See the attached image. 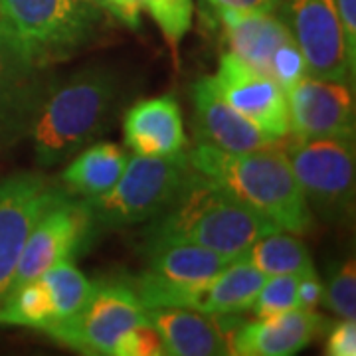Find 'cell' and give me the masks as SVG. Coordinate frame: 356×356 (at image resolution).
<instances>
[{"mask_svg": "<svg viewBox=\"0 0 356 356\" xmlns=\"http://www.w3.org/2000/svg\"><path fill=\"white\" fill-rule=\"evenodd\" d=\"M165 344L159 331L149 323H140L125 332L113 348V356H163Z\"/></svg>", "mask_w": 356, "mask_h": 356, "instance_id": "cell-28", "label": "cell"}, {"mask_svg": "<svg viewBox=\"0 0 356 356\" xmlns=\"http://www.w3.org/2000/svg\"><path fill=\"white\" fill-rule=\"evenodd\" d=\"M125 143L140 156H168L186 147V133L177 99L153 97L133 105L123 119Z\"/></svg>", "mask_w": 356, "mask_h": 356, "instance_id": "cell-17", "label": "cell"}, {"mask_svg": "<svg viewBox=\"0 0 356 356\" xmlns=\"http://www.w3.org/2000/svg\"><path fill=\"white\" fill-rule=\"evenodd\" d=\"M149 254V271L163 275L166 280L178 283H206L234 261L228 255L216 254L208 248L194 243L166 242L147 245Z\"/></svg>", "mask_w": 356, "mask_h": 356, "instance_id": "cell-20", "label": "cell"}, {"mask_svg": "<svg viewBox=\"0 0 356 356\" xmlns=\"http://www.w3.org/2000/svg\"><path fill=\"white\" fill-rule=\"evenodd\" d=\"M323 291H325V285L321 283L315 269L301 273V280L297 285V307L315 309L323 301Z\"/></svg>", "mask_w": 356, "mask_h": 356, "instance_id": "cell-31", "label": "cell"}, {"mask_svg": "<svg viewBox=\"0 0 356 356\" xmlns=\"http://www.w3.org/2000/svg\"><path fill=\"white\" fill-rule=\"evenodd\" d=\"M266 280V273H261L240 255L229 261L216 277L204 283L196 311L214 317L240 315L252 309V303Z\"/></svg>", "mask_w": 356, "mask_h": 356, "instance_id": "cell-18", "label": "cell"}, {"mask_svg": "<svg viewBox=\"0 0 356 356\" xmlns=\"http://www.w3.org/2000/svg\"><path fill=\"white\" fill-rule=\"evenodd\" d=\"M281 149L289 159L311 212L334 224L353 218L355 139L291 137Z\"/></svg>", "mask_w": 356, "mask_h": 356, "instance_id": "cell-6", "label": "cell"}, {"mask_svg": "<svg viewBox=\"0 0 356 356\" xmlns=\"http://www.w3.org/2000/svg\"><path fill=\"white\" fill-rule=\"evenodd\" d=\"M192 170L188 151L154 159L135 154L127 161L111 191L83 202L91 212L93 224L103 228L137 226L165 212Z\"/></svg>", "mask_w": 356, "mask_h": 356, "instance_id": "cell-4", "label": "cell"}, {"mask_svg": "<svg viewBox=\"0 0 356 356\" xmlns=\"http://www.w3.org/2000/svg\"><path fill=\"white\" fill-rule=\"evenodd\" d=\"M119 77L105 65H88L46 89L30 121L42 166L67 161L107 129L119 99Z\"/></svg>", "mask_w": 356, "mask_h": 356, "instance_id": "cell-2", "label": "cell"}, {"mask_svg": "<svg viewBox=\"0 0 356 356\" xmlns=\"http://www.w3.org/2000/svg\"><path fill=\"white\" fill-rule=\"evenodd\" d=\"M91 2H95V0H91Z\"/></svg>", "mask_w": 356, "mask_h": 356, "instance_id": "cell-35", "label": "cell"}, {"mask_svg": "<svg viewBox=\"0 0 356 356\" xmlns=\"http://www.w3.org/2000/svg\"><path fill=\"white\" fill-rule=\"evenodd\" d=\"M245 261L257 267L261 273L285 275V273H305L313 267V259L307 245L291 232L275 229L255 240L242 254Z\"/></svg>", "mask_w": 356, "mask_h": 356, "instance_id": "cell-21", "label": "cell"}, {"mask_svg": "<svg viewBox=\"0 0 356 356\" xmlns=\"http://www.w3.org/2000/svg\"><path fill=\"white\" fill-rule=\"evenodd\" d=\"M305 76L307 65L305 60H303V54L299 50V46L295 44V40H287L285 44H281L271 58L269 77L285 91Z\"/></svg>", "mask_w": 356, "mask_h": 356, "instance_id": "cell-27", "label": "cell"}, {"mask_svg": "<svg viewBox=\"0 0 356 356\" xmlns=\"http://www.w3.org/2000/svg\"><path fill=\"white\" fill-rule=\"evenodd\" d=\"M212 81L218 93L255 127L275 139L289 135L287 97L271 77L245 64L236 54L226 51L220 58Z\"/></svg>", "mask_w": 356, "mask_h": 356, "instance_id": "cell-11", "label": "cell"}, {"mask_svg": "<svg viewBox=\"0 0 356 356\" xmlns=\"http://www.w3.org/2000/svg\"><path fill=\"white\" fill-rule=\"evenodd\" d=\"M337 317L355 321L356 318V264L355 257L344 259L334 269L329 283L325 285L323 301Z\"/></svg>", "mask_w": 356, "mask_h": 356, "instance_id": "cell-26", "label": "cell"}, {"mask_svg": "<svg viewBox=\"0 0 356 356\" xmlns=\"http://www.w3.org/2000/svg\"><path fill=\"white\" fill-rule=\"evenodd\" d=\"M125 149L113 143H95L79 153L62 172L65 188L83 200L103 196L113 188L127 166Z\"/></svg>", "mask_w": 356, "mask_h": 356, "instance_id": "cell-19", "label": "cell"}, {"mask_svg": "<svg viewBox=\"0 0 356 356\" xmlns=\"http://www.w3.org/2000/svg\"><path fill=\"white\" fill-rule=\"evenodd\" d=\"M280 0H198L200 14L216 10V8H232L240 13H275Z\"/></svg>", "mask_w": 356, "mask_h": 356, "instance_id": "cell-30", "label": "cell"}, {"mask_svg": "<svg viewBox=\"0 0 356 356\" xmlns=\"http://www.w3.org/2000/svg\"><path fill=\"white\" fill-rule=\"evenodd\" d=\"M60 194V188L32 172H16L0 180V303L13 289L30 232Z\"/></svg>", "mask_w": 356, "mask_h": 356, "instance_id": "cell-10", "label": "cell"}, {"mask_svg": "<svg viewBox=\"0 0 356 356\" xmlns=\"http://www.w3.org/2000/svg\"><path fill=\"white\" fill-rule=\"evenodd\" d=\"M301 273L269 275L257 297L252 303V311L257 318H269L297 309V285Z\"/></svg>", "mask_w": 356, "mask_h": 356, "instance_id": "cell-25", "label": "cell"}, {"mask_svg": "<svg viewBox=\"0 0 356 356\" xmlns=\"http://www.w3.org/2000/svg\"><path fill=\"white\" fill-rule=\"evenodd\" d=\"M103 6L133 30L140 26V6L137 0H99Z\"/></svg>", "mask_w": 356, "mask_h": 356, "instance_id": "cell-33", "label": "cell"}, {"mask_svg": "<svg viewBox=\"0 0 356 356\" xmlns=\"http://www.w3.org/2000/svg\"><path fill=\"white\" fill-rule=\"evenodd\" d=\"M153 220L145 234L147 245L194 243L232 259L240 257L261 236L280 229L254 206L196 168L172 204Z\"/></svg>", "mask_w": 356, "mask_h": 356, "instance_id": "cell-1", "label": "cell"}, {"mask_svg": "<svg viewBox=\"0 0 356 356\" xmlns=\"http://www.w3.org/2000/svg\"><path fill=\"white\" fill-rule=\"evenodd\" d=\"M147 318L161 334L165 355H229L228 332L220 317L204 315L200 311L184 307H159L147 309Z\"/></svg>", "mask_w": 356, "mask_h": 356, "instance_id": "cell-16", "label": "cell"}, {"mask_svg": "<svg viewBox=\"0 0 356 356\" xmlns=\"http://www.w3.org/2000/svg\"><path fill=\"white\" fill-rule=\"evenodd\" d=\"M54 303L48 287L40 280L30 281L0 303V323L44 331L54 323Z\"/></svg>", "mask_w": 356, "mask_h": 356, "instance_id": "cell-23", "label": "cell"}, {"mask_svg": "<svg viewBox=\"0 0 356 356\" xmlns=\"http://www.w3.org/2000/svg\"><path fill=\"white\" fill-rule=\"evenodd\" d=\"M273 14L303 54L307 76L343 83L355 76L337 0H280Z\"/></svg>", "mask_w": 356, "mask_h": 356, "instance_id": "cell-8", "label": "cell"}, {"mask_svg": "<svg viewBox=\"0 0 356 356\" xmlns=\"http://www.w3.org/2000/svg\"><path fill=\"white\" fill-rule=\"evenodd\" d=\"M325 355L329 356H355L356 355V325L355 321L343 318V323L334 325L329 332Z\"/></svg>", "mask_w": 356, "mask_h": 356, "instance_id": "cell-29", "label": "cell"}, {"mask_svg": "<svg viewBox=\"0 0 356 356\" xmlns=\"http://www.w3.org/2000/svg\"><path fill=\"white\" fill-rule=\"evenodd\" d=\"M327 321L315 309H291L283 315L238 323L228 334L229 355L291 356L315 341Z\"/></svg>", "mask_w": 356, "mask_h": 356, "instance_id": "cell-14", "label": "cell"}, {"mask_svg": "<svg viewBox=\"0 0 356 356\" xmlns=\"http://www.w3.org/2000/svg\"><path fill=\"white\" fill-rule=\"evenodd\" d=\"M93 226L86 202L74 200L67 192H62L30 232L16 266L10 293L30 281L40 280L54 264L74 259L81 245L88 242Z\"/></svg>", "mask_w": 356, "mask_h": 356, "instance_id": "cell-9", "label": "cell"}, {"mask_svg": "<svg viewBox=\"0 0 356 356\" xmlns=\"http://www.w3.org/2000/svg\"><path fill=\"white\" fill-rule=\"evenodd\" d=\"M200 16L202 22H208L212 30L222 32L232 54L266 76H269L273 54L281 44L291 40L289 30L273 13H240L232 8H216Z\"/></svg>", "mask_w": 356, "mask_h": 356, "instance_id": "cell-15", "label": "cell"}, {"mask_svg": "<svg viewBox=\"0 0 356 356\" xmlns=\"http://www.w3.org/2000/svg\"><path fill=\"white\" fill-rule=\"evenodd\" d=\"M188 159L198 172L224 184L280 229L307 234L313 226V212L281 145L229 153L198 143L188 151Z\"/></svg>", "mask_w": 356, "mask_h": 356, "instance_id": "cell-3", "label": "cell"}, {"mask_svg": "<svg viewBox=\"0 0 356 356\" xmlns=\"http://www.w3.org/2000/svg\"><path fill=\"white\" fill-rule=\"evenodd\" d=\"M40 281L48 287L54 303V323L77 315L89 301L95 283L79 271L74 259H62L44 271Z\"/></svg>", "mask_w": 356, "mask_h": 356, "instance_id": "cell-22", "label": "cell"}, {"mask_svg": "<svg viewBox=\"0 0 356 356\" xmlns=\"http://www.w3.org/2000/svg\"><path fill=\"white\" fill-rule=\"evenodd\" d=\"M143 10L159 26L168 48L172 50L175 62H178L180 42L191 30L194 16V0H137Z\"/></svg>", "mask_w": 356, "mask_h": 356, "instance_id": "cell-24", "label": "cell"}, {"mask_svg": "<svg viewBox=\"0 0 356 356\" xmlns=\"http://www.w3.org/2000/svg\"><path fill=\"white\" fill-rule=\"evenodd\" d=\"M147 321V309L127 283H95L86 307L44 332L83 355H113L117 341Z\"/></svg>", "mask_w": 356, "mask_h": 356, "instance_id": "cell-7", "label": "cell"}, {"mask_svg": "<svg viewBox=\"0 0 356 356\" xmlns=\"http://www.w3.org/2000/svg\"><path fill=\"white\" fill-rule=\"evenodd\" d=\"M99 18L91 0H0V20L42 67L83 50Z\"/></svg>", "mask_w": 356, "mask_h": 356, "instance_id": "cell-5", "label": "cell"}, {"mask_svg": "<svg viewBox=\"0 0 356 356\" xmlns=\"http://www.w3.org/2000/svg\"><path fill=\"white\" fill-rule=\"evenodd\" d=\"M13 56H26V58H30L26 54L24 46L20 44V40L16 38V34L8 28V24L4 20H0V58H13Z\"/></svg>", "mask_w": 356, "mask_h": 356, "instance_id": "cell-34", "label": "cell"}, {"mask_svg": "<svg viewBox=\"0 0 356 356\" xmlns=\"http://www.w3.org/2000/svg\"><path fill=\"white\" fill-rule=\"evenodd\" d=\"M194 105V133L198 143L210 145L229 153H245L280 145L281 139L264 133L229 105L212 81L200 77L192 86Z\"/></svg>", "mask_w": 356, "mask_h": 356, "instance_id": "cell-13", "label": "cell"}, {"mask_svg": "<svg viewBox=\"0 0 356 356\" xmlns=\"http://www.w3.org/2000/svg\"><path fill=\"white\" fill-rule=\"evenodd\" d=\"M337 10L343 24L350 64L356 67V0H337Z\"/></svg>", "mask_w": 356, "mask_h": 356, "instance_id": "cell-32", "label": "cell"}, {"mask_svg": "<svg viewBox=\"0 0 356 356\" xmlns=\"http://www.w3.org/2000/svg\"><path fill=\"white\" fill-rule=\"evenodd\" d=\"M289 133L299 139H355V93L343 81L301 77L285 89Z\"/></svg>", "mask_w": 356, "mask_h": 356, "instance_id": "cell-12", "label": "cell"}]
</instances>
